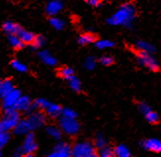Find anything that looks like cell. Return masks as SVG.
<instances>
[{
  "label": "cell",
  "instance_id": "cell-1",
  "mask_svg": "<svg viewBox=\"0 0 161 157\" xmlns=\"http://www.w3.org/2000/svg\"><path fill=\"white\" fill-rule=\"evenodd\" d=\"M136 18V9L131 4L125 3L119 7V9L112 15L107 22L111 26L130 27Z\"/></svg>",
  "mask_w": 161,
  "mask_h": 157
},
{
  "label": "cell",
  "instance_id": "cell-2",
  "mask_svg": "<svg viewBox=\"0 0 161 157\" xmlns=\"http://www.w3.org/2000/svg\"><path fill=\"white\" fill-rule=\"evenodd\" d=\"M96 147L89 141H79L72 146V156L74 157H95Z\"/></svg>",
  "mask_w": 161,
  "mask_h": 157
},
{
  "label": "cell",
  "instance_id": "cell-3",
  "mask_svg": "<svg viewBox=\"0 0 161 157\" xmlns=\"http://www.w3.org/2000/svg\"><path fill=\"white\" fill-rule=\"evenodd\" d=\"M19 121V113L16 109L4 112V116L0 121V132H9L14 130Z\"/></svg>",
  "mask_w": 161,
  "mask_h": 157
},
{
  "label": "cell",
  "instance_id": "cell-4",
  "mask_svg": "<svg viewBox=\"0 0 161 157\" xmlns=\"http://www.w3.org/2000/svg\"><path fill=\"white\" fill-rule=\"evenodd\" d=\"M59 127L67 135H75L80 130V125L76 119H69L62 117L59 121Z\"/></svg>",
  "mask_w": 161,
  "mask_h": 157
},
{
  "label": "cell",
  "instance_id": "cell-5",
  "mask_svg": "<svg viewBox=\"0 0 161 157\" xmlns=\"http://www.w3.org/2000/svg\"><path fill=\"white\" fill-rule=\"evenodd\" d=\"M136 59H137L138 63L145 68L152 70V71H155L158 69V62L154 56L152 55V53L138 52Z\"/></svg>",
  "mask_w": 161,
  "mask_h": 157
},
{
  "label": "cell",
  "instance_id": "cell-6",
  "mask_svg": "<svg viewBox=\"0 0 161 157\" xmlns=\"http://www.w3.org/2000/svg\"><path fill=\"white\" fill-rule=\"evenodd\" d=\"M21 96H22L21 95V92L17 89H14L8 95H6L4 98H2L3 99L2 106H3L4 112L10 111V110H15L16 104Z\"/></svg>",
  "mask_w": 161,
  "mask_h": 157
},
{
  "label": "cell",
  "instance_id": "cell-7",
  "mask_svg": "<svg viewBox=\"0 0 161 157\" xmlns=\"http://www.w3.org/2000/svg\"><path fill=\"white\" fill-rule=\"evenodd\" d=\"M72 155V147L64 141H59L54 145L50 157H69Z\"/></svg>",
  "mask_w": 161,
  "mask_h": 157
},
{
  "label": "cell",
  "instance_id": "cell-8",
  "mask_svg": "<svg viewBox=\"0 0 161 157\" xmlns=\"http://www.w3.org/2000/svg\"><path fill=\"white\" fill-rule=\"evenodd\" d=\"M38 144L36 140H35V137L32 132H29L26 134V137L24 139L22 149L24 151V154H33L37 150Z\"/></svg>",
  "mask_w": 161,
  "mask_h": 157
},
{
  "label": "cell",
  "instance_id": "cell-9",
  "mask_svg": "<svg viewBox=\"0 0 161 157\" xmlns=\"http://www.w3.org/2000/svg\"><path fill=\"white\" fill-rule=\"evenodd\" d=\"M28 120H29V122L33 127V130H36V128H39L41 127L42 126H44L45 122H46V117L43 113L41 112H38L37 110L34 111L30 114L29 118H28Z\"/></svg>",
  "mask_w": 161,
  "mask_h": 157
},
{
  "label": "cell",
  "instance_id": "cell-10",
  "mask_svg": "<svg viewBox=\"0 0 161 157\" xmlns=\"http://www.w3.org/2000/svg\"><path fill=\"white\" fill-rule=\"evenodd\" d=\"M64 8V3L61 0H50L46 6V13L48 16H57Z\"/></svg>",
  "mask_w": 161,
  "mask_h": 157
},
{
  "label": "cell",
  "instance_id": "cell-11",
  "mask_svg": "<svg viewBox=\"0 0 161 157\" xmlns=\"http://www.w3.org/2000/svg\"><path fill=\"white\" fill-rule=\"evenodd\" d=\"M141 145L145 150L160 153L161 152V140L157 138H148L142 141Z\"/></svg>",
  "mask_w": 161,
  "mask_h": 157
},
{
  "label": "cell",
  "instance_id": "cell-12",
  "mask_svg": "<svg viewBox=\"0 0 161 157\" xmlns=\"http://www.w3.org/2000/svg\"><path fill=\"white\" fill-rule=\"evenodd\" d=\"M33 130V127L29 122L28 119H23L18 122V124L16 125V126L14 127V133L15 134H19V135H23V134H27L31 132V131Z\"/></svg>",
  "mask_w": 161,
  "mask_h": 157
},
{
  "label": "cell",
  "instance_id": "cell-13",
  "mask_svg": "<svg viewBox=\"0 0 161 157\" xmlns=\"http://www.w3.org/2000/svg\"><path fill=\"white\" fill-rule=\"evenodd\" d=\"M33 103L28 96H21L16 104L15 109L21 112H28L32 107Z\"/></svg>",
  "mask_w": 161,
  "mask_h": 157
},
{
  "label": "cell",
  "instance_id": "cell-14",
  "mask_svg": "<svg viewBox=\"0 0 161 157\" xmlns=\"http://www.w3.org/2000/svg\"><path fill=\"white\" fill-rule=\"evenodd\" d=\"M38 55H39L40 59L43 61L45 64H47V65H48V66H54V65H57V63H58L57 59H55L54 56H53L47 51H46V49H43V51H41Z\"/></svg>",
  "mask_w": 161,
  "mask_h": 157
},
{
  "label": "cell",
  "instance_id": "cell-15",
  "mask_svg": "<svg viewBox=\"0 0 161 157\" xmlns=\"http://www.w3.org/2000/svg\"><path fill=\"white\" fill-rule=\"evenodd\" d=\"M136 48L138 52H143V53H153L155 52V48L153 47V45L146 41H137L136 42Z\"/></svg>",
  "mask_w": 161,
  "mask_h": 157
},
{
  "label": "cell",
  "instance_id": "cell-16",
  "mask_svg": "<svg viewBox=\"0 0 161 157\" xmlns=\"http://www.w3.org/2000/svg\"><path fill=\"white\" fill-rule=\"evenodd\" d=\"M14 89L15 88H14L13 82L10 79H5L4 81H1V83H0V97L4 98Z\"/></svg>",
  "mask_w": 161,
  "mask_h": 157
},
{
  "label": "cell",
  "instance_id": "cell-17",
  "mask_svg": "<svg viewBox=\"0 0 161 157\" xmlns=\"http://www.w3.org/2000/svg\"><path fill=\"white\" fill-rule=\"evenodd\" d=\"M16 35L21 39V41H22L25 45L26 44H32L34 39H35V35L33 33L27 31V30H24V29H22V28H20Z\"/></svg>",
  "mask_w": 161,
  "mask_h": 157
},
{
  "label": "cell",
  "instance_id": "cell-18",
  "mask_svg": "<svg viewBox=\"0 0 161 157\" xmlns=\"http://www.w3.org/2000/svg\"><path fill=\"white\" fill-rule=\"evenodd\" d=\"M62 109L60 108V106L57 105V104H50L48 107L46 109V113L48 117L51 118H58L61 115Z\"/></svg>",
  "mask_w": 161,
  "mask_h": 157
},
{
  "label": "cell",
  "instance_id": "cell-19",
  "mask_svg": "<svg viewBox=\"0 0 161 157\" xmlns=\"http://www.w3.org/2000/svg\"><path fill=\"white\" fill-rule=\"evenodd\" d=\"M114 154L118 157H129L130 156V151L125 144H119L114 148Z\"/></svg>",
  "mask_w": 161,
  "mask_h": 157
},
{
  "label": "cell",
  "instance_id": "cell-20",
  "mask_svg": "<svg viewBox=\"0 0 161 157\" xmlns=\"http://www.w3.org/2000/svg\"><path fill=\"white\" fill-rule=\"evenodd\" d=\"M2 28H3L4 32L7 33V34H9V35L17 34L19 29H20V27L17 24L13 23L12 21H6V22H4Z\"/></svg>",
  "mask_w": 161,
  "mask_h": 157
},
{
  "label": "cell",
  "instance_id": "cell-21",
  "mask_svg": "<svg viewBox=\"0 0 161 157\" xmlns=\"http://www.w3.org/2000/svg\"><path fill=\"white\" fill-rule=\"evenodd\" d=\"M8 42H9V44L11 45V47H13L14 48H22L25 46V44L22 41H21V39L18 37L16 34L9 35Z\"/></svg>",
  "mask_w": 161,
  "mask_h": 157
},
{
  "label": "cell",
  "instance_id": "cell-22",
  "mask_svg": "<svg viewBox=\"0 0 161 157\" xmlns=\"http://www.w3.org/2000/svg\"><path fill=\"white\" fill-rule=\"evenodd\" d=\"M61 132L62 131L60 130V127H58L55 126H50L47 127V133L53 139H60Z\"/></svg>",
  "mask_w": 161,
  "mask_h": 157
},
{
  "label": "cell",
  "instance_id": "cell-23",
  "mask_svg": "<svg viewBox=\"0 0 161 157\" xmlns=\"http://www.w3.org/2000/svg\"><path fill=\"white\" fill-rule=\"evenodd\" d=\"M95 42V37L90 33L82 34L78 38V42L80 45H83V46L90 45V44H92V42Z\"/></svg>",
  "mask_w": 161,
  "mask_h": 157
},
{
  "label": "cell",
  "instance_id": "cell-24",
  "mask_svg": "<svg viewBox=\"0 0 161 157\" xmlns=\"http://www.w3.org/2000/svg\"><path fill=\"white\" fill-rule=\"evenodd\" d=\"M48 22H50V25L55 30H61V29H64V21L57 16L51 17Z\"/></svg>",
  "mask_w": 161,
  "mask_h": 157
},
{
  "label": "cell",
  "instance_id": "cell-25",
  "mask_svg": "<svg viewBox=\"0 0 161 157\" xmlns=\"http://www.w3.org/2000/svg\"><path fill=\"white\" fill-rule=\"evenodd\" d=\"M114 42H112L110 40H100L95 42V46L97 48L99 49H106V48H111L114 47Z\"/></svg>",
  "mask_w": 161,
  "mask_h": 157
},
{
  "label": "cell",
  "instance_id": "cell-26",
  "mask_svg": "<svg viewBox=\"0 0 161 157\" xmlns=\"http://www.w3.org/2000/svg\"><path fill=\"white\" fill-rule=\"evenodd\" d=\"M51 103L47 101V100L44 99V98H39L37 100H35L33 105L35 106V108H36L37 110H46L48 105H50Z\"/></svg>",
  "mask_w": 161,
  "mask_h": 157
},
{
  "label": "cell",
  "instance_id": "cell-27",
  "mask_svg": "<svg viewBox=\"0 0 161 157\" xmlns=\"http://www.w3.org/2000/svg\"><path fill=\"white\" fill-rule=\"evenodd\" d=\"M59 75L64 78L66 80H69L70 78H72L74 76V70L71 68V67H68V66H65L64 68H61L59 70Z\"/></svg>",
  "mask_w": 161,
  "mask_h": 157
},
{
  "label": "cell",
  "instance_id": "cell-28",
  "mask_svg": "<svg viewBox=\"0 0 161 157\" xmlns=\"http://www.w3.org/2000/svg\"><path fill=\"white\" fill-rule=\"evenodd\" d=\"M67 81H68V84H69V87H70L73 91L79 92L81 90V83L75 76H73L72 78H70V79L67 80Z\"/></svg>",
  "mask_w": 161,
  "mask_h": 157
},
{
  "label": "cell",
  "instance_id": "cell-29",
  "mask_svg": "<svg viewBox=\"0 0 161 157\" xmlns=\"http://www.w3.org/2000/svg\"><path fill=\"white\" fill-rule=\"evenodd\" d=\"M11 66L15 70L19 71V72H22V73L26 72V71L28 70V68H27V66L25 65V64L22 63V62H20L17 59H14V60L11 61Z\"/></svg>",
  "mask_w": 161,
  "mask_h": 157
},
{
  "label": "cell",
  "instance_id": "cell-30",
  "mask_svg": "<svg viewBox=\"0 0 161 157\" xmlns=\"http://www.w3.org/2000/svg\"><path fill=\"white\" fill-rule=\"evenodd\" d=\"M45 44H46V39L43 37V36H41V35L35 36V39H34V41L32 42L34 48H40L43 47Z\"/></svg>",
  "mask_w": 161,
  "mask_h": 157
},
{
  "label": "cell",
  "instance_id": "cell-31",
  "mask_svg": "<svg viewBox=\"0 0 161 157\" xmlns=\"http://www.w3.org/2000/svg\"><path fill=\"white\" fill-rule=\"evenodd\" d=\"M94 145L96 148H102L104 146L108 145V142H107V139L105 138L102 134H98L96 138H95V141H94Z\"/></svg>",
  "mask_w": 161,
  "mask_h": 157
},
{
  "label": "cell",
  "instance_id": "cell-32",
  "mask_svg": "<svg viewBox=\"0 0 161 157\" xmlns=\"http://www.w3.org/2000/svg\"><path fill=\"white\" fill-rule=\"evenodd\" d=\"M99 155L101 157H112L114 156V149L111 148L110 146L106 145L102 148H100V151H99Z\"/></svg>",
  "mask_w": 161,
  "mask_h": 157
},
{
  "label": "cell",
  "instance_id": "cell-33",
  "mask_svg": "<svg viewBox=\"0 0 161 157\" xmlns=\"http://www.w3.org/2000/svg\"><path fill=\"white\" fill-rule=\"evenodd\" d=\"M84 67L87 70H93L96 67V59L93 56H88L84 61Z\"/></svg>",
  "mask_w": 161,
  "mask_h": 157
},
{
  "label": "cell",
  "instance_id": "cell-34",
  "mask_svg": "<svg viewBox=\"0 0 161 157\" xmlns=\"http://www.w3.org/2000/svg\"><path fill=\"white\" fill-rule=\"evenodd\" d=\"M145 119L150 124H156L158 121H159L158 115H157L155 112H152V111H150V112H148L147 114H146V115H145Z\"/></svg>",
  "mask_w": 161,
  "mask_h": 157
},
{
  "label": "cell",
  "instance_id": "cell-35",
  "mask_svg": "<svg viewBox=\"0 0 161 157\" xmlns=\"http://www.w3.org/2000/svg\"><path fill=\"white\" fill-rule=\"evenodd\" d=\"M61 116L64 118H69V119H76V112L70 108L62 109Z\"/></svg>",
  "mask_w": 161,
  "mask_h": 157
},
{
  "label": "cell",
  "instance_id": "cell-36",
  "mask_svg": "<svg viewBox=\"0 0 161 157\" xmlns=\"http://www.w3.org/2000/svg\"><path fill=\"white\" fill-rule=\"evenodd\" d=\"M9 141V134L7 132H0V149L3 148Z\"/></svg>",
  "mask_w": 161,
  "mask_h": 157
},
{
  "label": "cell",
  "instance_id": "cell-37",
  "mask_svg": "<svg viewBox=\"0 0 161 157\" xmlns=\"http://www.w3.org/2000/svg\"><path fill=\"white\" fill-rule=\"evenodd\" d=\"M113 62H114V59L110 55H103L102 58H100V63L102 64V65L109 66Z\"/></svg>",
  "mask_w": 161,
  "mask_h": 157
},
{
  "label": "cell",
  "instance_id": "cell-38",
  "mask_svg": "<svg viewBox=\"0 0 161 157\" xmlns=\"http://www.w3.org/2000/svg\"><path fill=\"white\" fill-rule=\"evenodd\" d=\"M137 108H138L139 112H141L142 114H143L144 116H145L146 114H147L148 112H150V111H151V110H150V108H149V106H148L147 104H146V103H143V102L138 103Z\"/></svg>",
  "mask_w": 161,
  "mask_h": 157
},
{
  "label": "cell",
  "instance_id": "cell-39",
  "mask_svg": "<svg viewBox=\"0 0 161 157\" xmlns=\"http://www.w3.org/2000/svg\"><path fill=\"white\" fill-rule=\"evenodd\" d=\"M85 1L87 2V4L93 7H98L101 4V0H85Z\"/></svg>",
  "mask_w": 161,
  "mask_h": 157
},
{
  "label": "cell",
  "instance_id": "cell-40",
  "mask_svg": "<svg viewBox=\"0 0 161 157\" xmlns=\"http://www.w3.org/2000/svg\"><path fill=\"white\" fill-rule=\"evenodd\" d=\"M13 155L14 156H22V155H24V151H23V149H22V146L17 147L15 149V151L13 152Z\"/></svg>",
  "mask_w": 161,
  "mask_h": 157
},
{
  "label": "cell",
  "instance_id": "cell-41",
  "mask_svg": "<svg viewBox=\"0 0 161 157\" xmlns=\"http://www.w3.org/2000/svg\"><path fill=\"white\" fill-rule=\"evenodd\" d=\"M2 156V152H1V149H0V157Z\"/></svg>",
  "mask_w": 161,
  "mask_h": 157
},
{
  "label": "cell",
  "instance_id": "cell-42",
  "mask_svg": "<svg viewBox=\"0 0 161 157\" xmlns=\"http://www.w3.org/2000/svg\"><path fill=\"white\" fill-rule=\"evenodd\" d=\"M0 83H1V81H0Z\"/></svg>",
  "mask_w": 161,
  "mask_h": 157
}]
</instances>
